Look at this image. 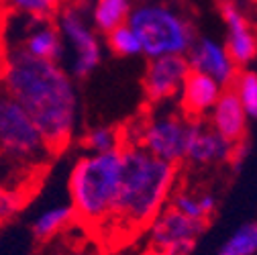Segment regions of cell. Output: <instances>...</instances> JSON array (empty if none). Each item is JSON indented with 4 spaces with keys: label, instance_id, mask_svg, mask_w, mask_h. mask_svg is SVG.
<instances>
[{
    "label": "cell",
    "instance_id": "obj_1",
    "mask_svg": "<svg viewBox=\"0 0 257 255\" xmlns=\"http://www.w3.org/2000/svg\"><path fill=\"white\" fill-rule=\"evenodd\" d=\"M0 82L33 116L53 153L70 145L78 122V96L72 78L57 61L15 47L7 55Z\"/></svg>",
    "mask_w": 257,
    "mask_h": 255
},
{
    "label": "cell",
    "instance_id": "obj_2",
    "mask_svg": "<svg viewBox=\"0 0 257 255\" xmlns=\"http://www.w3.org/2000/svg\"><path fill=\"white\" fill-rule=\"evenodd\" d=\"M120 186L110 222L124 231H141L162 212L174 192L178 166L164 162L139 145L124 143Z\"/></svg>",
    "mask_w": 257,
    "mask_h": 255
},
{
    "label": "cell",
    "instance_id": "obj_3",
    "mask_svg": "<svg viewBox=\"0 0 257 255\" xmlns=\"http://www.w3.org/2000/svg\"><path fill=\"white\" fill-rule=\"evenodd\" d=\"M122 149V147H120ZM86 153L78 157L68 180L70 204L82 222H108L120 186L122 153Z\"/></svg>",
    "mask_w": 257,
    "mask_h": 255
},
{
    "label": "cell",
    "instance_id": "obj_4",
    "mask_svg": "<svg viewBox=\"0 0 257 255\" xmlns=\"http://www.w3.org/2000/svg\"><path fill=\"white\" fill-rule=\"evenodd\" d=\"M49 155L53 151L33 116L0 82V178L13 172L17 190L25 192L29 172L43 166Z\"/></svg>",
    "mask_w": 257,
    "mask_h": 255
},
{
    "label": "cell",
    "instance_id": "obj_5",
    "mask_svg": "<svg viewBox=\"0 0 257 255\" xmlns=\"http://www.w3.org/2000/svg\"><path fill=\"white\" fill-rule=\"evenodd\" d=\"M126 25L141 41V53L149 59L159 55H186L194 43L192 25L168 5H141L131 11Z\"/></svg>",
    "mask_w": 257,
    "mask_h": 255
},
{
    "label": "cell",
    "instance_id": "obj_6",
    "mask_svg": "<svg viewBox=\"0 0 257 255\" xmlns=\"http://www.w3.org/2000/svg\"><path fill=\"white\" fill-rule=\"evenodd\" d=\"M192 122L194 118H184L180 114H159L141 124L133 145H139L147 153L178 166L186 157Z\"/></svg>",
    "mask_w": 257,
    "mask_h": 255
},
{
    "label": "cell",
    "instance_id": "obj_7",
    "mask_svg": "<svg viewBox=\"0 0 257 255\" xmlns=\"http://www.w3.org/2000/svg\"><path fill=\"white\" fill-rule=\"evenodd\" d=\"M147 229L153 249L164 251L166 255H190L206 229V220L188 218L172 206H166Z\"/></svg>",
    "mask_w": 257,
    "mask_h": 255
},
{
    "label": "cell",
    "instance_id": "obj_8",
    "mask_svg": "<svg viewBox=\"0 0 257 255\" xmlns=\"http://www.w3.org/2000/svg\"><path fill=\"white\" fill-rule=\"evenodd\" d=\"M59 31L68 43L74 49V63H72V74L76 78H86L90 76L102 59V49L100 41L96 37L90 27L86 25L80 9L68 7L59 15Z\"/></svg>",
    "mask_w": 257,
    "mask_h": 255
},
{
    "label": "cell",
    "instance_id": "obj_9",
    "mask_svg": "<svg viewBox=\"0 0 257 255\" xmlns=\"http://www.w3.org/2000/svg\"><path fill=\"white\" fill-rule=\"evenodd\" d=\"M190 72L186 55H159L149 61L143 88L151 102H166L176 98Z\"/></svg>",
    "mask_w": 257,
    "mask_h": 255
},
{
    "label": "cell",
    "instance_id": "obj_10",
    "mask_svg": "<svg viewBox=\"0 0 257 255\" xmlns=\"http://www.w3.org/2000/svg\"><path fill=\"white\" fill-rule=\"evenodd\" d=\"M186 57L190 63V70H196V72L210 76L220 86H231V82L237 76V66L233 63L224 45L212 39L194 41L192 47L188 49Z\"/></svg>",
    "mask_w": 257,
    "mask_h": 255
},
{
    "label": "cell",
    "instance_id": "obj_11",
    "mask_svg": "<svg viewBox=\"0 0 257 255\" xmlns=\"http://www.w3.org/2000/svg\"><path fill=\"white\" fill-rule=\"evenodd\" d=\"M220 11H222L224 25H227V43H224V49H227V53L231 55L237 68L247 66L257 55V35L253 33L245 15L233 3H224Z\"/></svg>",
    "mask_w": 257,
    "mask_h": 255
},
{
    "label": "cell",
    "instance_id": "obj_12",
    "mask_svg": "<svg viewBox=\"0 0 257 255\" xmlns=\"http://www.w3.org/2000/svg\"><path fill=\"white\" fill-rule=\"evenodd\" d=\"M231 141H227L222 135H218L212 126H204L202 120L192 122V133L188 139L186 147V162L194 166H210V164H220L229 162L233 153Z\"/></svg>",
    "mask_w": 257,
    "mask_h": 255
},
{
    "label": "cell",
    "instance_id": "obj_13",
    "mask_svg": "<svg viewBox=\"0 0 257 255\" xmlns=\"http://www.w3.org/2000/svg\"><path fill=\"white\" fill-rule=\"evenodd\" d=\"M222 88L224 86H220L210 76L196 72V70H190L182 84V90L178 94L186 116L200 120L204 114H208L212 110L214 102L218 100Z\"/></svg>",
    "mask_w": 257,
    "mask_h": 255
},
{
    "label": "cell",
    "instance_id": "obj_14",
    "mask_svg": "<svg viewBox=\"0 0 257 255\" xmlns=\"http://www.w3.org/2000/svg\"><path fill=\"white\" fill-rule=\"evenodd\" d=\"M247 112L231 86H224L210 110V126L231 143H239L247 131Z\"/></svg>",
    "mask_w": 257,
    "mask_h": 255
},
{
    "label": "cell",
    "instance_id": "obj_15",
    "mask_svg": "<svg viewBox=\"0 0 257 255\" xmlns=\"http://www.w3.org/2000/svg\"><path fill=\"white\" fill-rule=\"evenodd\" d=\"M37 27L27 33L21 41V49L29 55L47 59V61H59L63 55V43H61V31L51 23V19H37Z\"/></svg>",
    "mask_w": 257,
    "mask_h": 255
},
{
    "label": "cell",
    "instance_id": "obj_16",
    "mask_svg": "<svg viewBox=\"0 0 257 255\" xmlns=\"http://www.w3.org/2000/svg\"><path fill=\"white\" fill-rule=\"evenodd\" d=\"M76 212L72 208V204H57L53 208L43 210L35 220H33V235L37 239H49L53 235H57L59 231L66 229L70 222H74Z\"/></svg>",
    "mask_w": 257,
    "mask_h": 255
},
{
    "label": "cell",
    "instance_id": "obj_17",
    "mask_svg": "<svg viewBox=\"0 0 257 255\" xmlns=\"http://www.w3.org/2000/svg\"><path fill=\"white\" fill-rule=\"evenodd\" d=\"M128 15H131V0H96L94 25L106 35L112 29L124 25Z\"/></svg>",
    "mask_w": 257,
    "mask_h": 255
},
{
    "label": "cell",
    "instance_id": "obj_18",
    "mask_svg": "<svg viewBox=\"0 0 257 255\" xmlns=\"http://www.w3.org/2000/svg\"><path fill=\"white\" fill-rule=\"evenodd\" d=\"M218 255H257V222L241 225L220 245Z\"/></svg>",
    "mask_w": 257,
    "mask_h": 255
},
{
    "label": "cell",
    "instance_id": "obj_19",
    "mask_svg": "<svg viewBox=\"0 0 257 255\" xmlns=\"http://www.w3.org/2000/svg\"><path fill=\"white\" fill-rule=\"evenodd\" d=\"M82 145L86 147L88 153H104V151L120 149L124 141H122L120 131L114 129V126H96V129L84 135Z\"/></svg>",
    "mask_w": 257,
    "mask_h": 255
},
{
    "label": "cell",
    "instance_id": "obj_20",
    "mask_svg": "<svg viewBox=\"0 0 257 255\" xmlns=\"http://www.w3.org/2000/svg\"><path fill=\"white\" fill-rule=\"evenodd\" d=\"M237 98L241 100L249 118L257 120V74L255 72H237L235 80L231 82Z\"/></svg>",
    "mask_w": 257,
    "mask_h": 255
},
{
    "label": "cell",
    "instance_id": "obj_21",
    "mask_svg": "<svg viewBox=\"0 0 257 255\" xmlns=\"http://www.w3.org/2000/svg\"><path fill=\"white\" fill-rule=\"evenodd\" d=\"M106 43H108L110 51L120 57H133V55L141 53V41L135 35V31L126 23L112 29L110 33H106Z\"/></svg>",
    "mask_w": 257,
    "mask_h": 255
},
{
    "label": "cell",
    "instance_id": "obj_22",
    "mask_svg": "<svg viewBox=\"0 0 257 255\" xmlns=\"http://www.w3.org/2000/svg\"><path fill=\"white\" fill-rule=\"evenodd\" d=\"M7 3L33 19H51L59 11V0H7Z\"/></svg>",
    "mask_w": 257,
    "mask_h": 255
},
{
    "label": "cell",
    "instance_id": "obj_23",
    "mask_svg": "<svg viewBox=\"0 0 257 255\" xmlns=\"http://www.w3.org/2000/svg\"><path fill=\"white\" fill-rule=\"evenodd\" d=\"M170 206L178 212H182L188 218H194V220H206L208 222V214L202 210L200 206V198L190 194V192H176L170 196Z\"/></svg>",
    "mask_w": 257,
    "mask_h": 255
},
{
    "label": "cell",
    "instance_id": "obj_24",
    "mask_svg": "<svg viewBox=\"0 0 257 255\" xmlns=\"http://www.w3.org/2000/svg\"><path fill=\"white\" fill-rule=\"evenodd\" d=\"M25 202V194L17 192V190H7L0 182V222L11 218L13 214H17L21 210Z\"/></svg>",
    "mask_w": 257,
    "mask_h": 255
},
{
    "label": "cell",
    "instance_id": "obj_25",
    "mask_svg": "<svg viewBox=\"0 0 257 255\" xmlns=\"http://www.w3.org/2000/svg\"><path fill=\"white\" fill-rule=\"evenodd\" d=\"M198 198H200V206H202V210L210 216V214L214 212V208H216V198H214L212 194H200Z\"/></svg>",
    "mask_w": 257,
    "mask_h": 255
},
{
    "label": "cell",
    "instance_id": "obj_26",
    "mask_svg": "<svg viewBox=\"0 0 257 255\" xmlns=\"http://www.w3.org/2000/svg\"><path fill=\"white\" fill-rule=\"evenodd\" d=\"M139 3H143V5H168L172 0H139Z\"/></svg>",
    "mask_w": 257,
    "mask_h": 255
},
{
    "label": "cell",
    "instance_id": "obj_27",
    "mask_svg": "<svg viewBox=\"0 0 257 255\" xmlns=\"http://www.w3.org/2000/svg\"><path fill=\"white\" fill-rule=\"evenodd\" d=\"M139 255H166L164 251H159V249H153V247H149L147 251H143V253H139Z\"/></svg>",
    "mask_w": 257,
    "mask_h": 255
}]
</instances>
